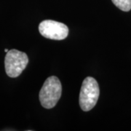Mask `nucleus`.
<instances>
[{
	"instance_id": "1",
	"label": "nucleus",
	"mask_w": 131,
	"mask_h": 131,
	"mask_svg": "<svg viewBox=\"0 0 131 131\" xmlns=\"http://www.w3.org/2000/svg\"><path fill=\"white\" fill-rule=\"evenodd\" d=\"M62 86L59 79L52 76L45 80L39 92V101L45 108H52L58 103L61 96Z\"/></svg>"
},
{
	"instance_id": "2",
	"label": "nucleus",
	"mask_w": 131,
	"mask_h": 131,
	"mask_svg": "<svg viewBox=\"0 0 131 131\" xmlns=\"http://www.w3.org/2000/svg\"><path fill=\"white\" fill-rule=\"evenodd\" d=\"M99 87L93 77H88L82 82L80 93V106L84 112H89L95 106L99 97Z\"/></svg>"
},
{
	"instance_id": "3",
	"label": "nucleus",
	"mask_w": 131,
	"mask_h": 131,
	"mask_svg": "<svg viewBox=\"0 0 131 131\" xmlns=\"http://www.w3.org/2000/svg\"><path fill=\"white\" fill-rule=\"evenodd\" d=\"M28 63V58L24 52L10 50L7 52L5 58V71L11 78L18 77L26 69Z\"/></svg>"
},
{
	"instance_id": "4",
	"label": "nucleus",
	"mask_w": 131,
	"mask_h": 131,
	"mask_svg": "<svg viewBox=\"0 0 131 131\" xmlns=\"http://www.w3.org/2000/svg\"><path fill=\"white\" fill-rule=\"evenodd\" d=\"M39 31L44 37L54 39L62 40L67 37L69 34V28L65 24L52 20H45L39 24Z\"/></svg>"
},
{
	"instance_id": "5",
	"label": "nucleus",
	"mask_w": 131,
	"mask_h": 131,
	"mask_svg": "<svg viewBox=\"0 0 131 131\" xmlns=\"http://www.w3.org/2000/svg\"><path fill=\"white\" fill-rule=\"evenodd\" d=\"M114 5L122 11L128 12L131 9V0H112Z\"/></svg>"
},
{
	"instance_id": "6",
	"label": "nucleus",
	"mask_w": 131,
	"mask_h": 131,
	"mask_svg": "<svg viewBox=\"0 0 131 131\" xmlns=\"http://www.w3.org/2000/svg\"><path fill=\"white\" fill-rule=\"evenodd\" d=\"M9 51L8 50V49H5V52H7Z\"/></svg>"
}]
</instances>
